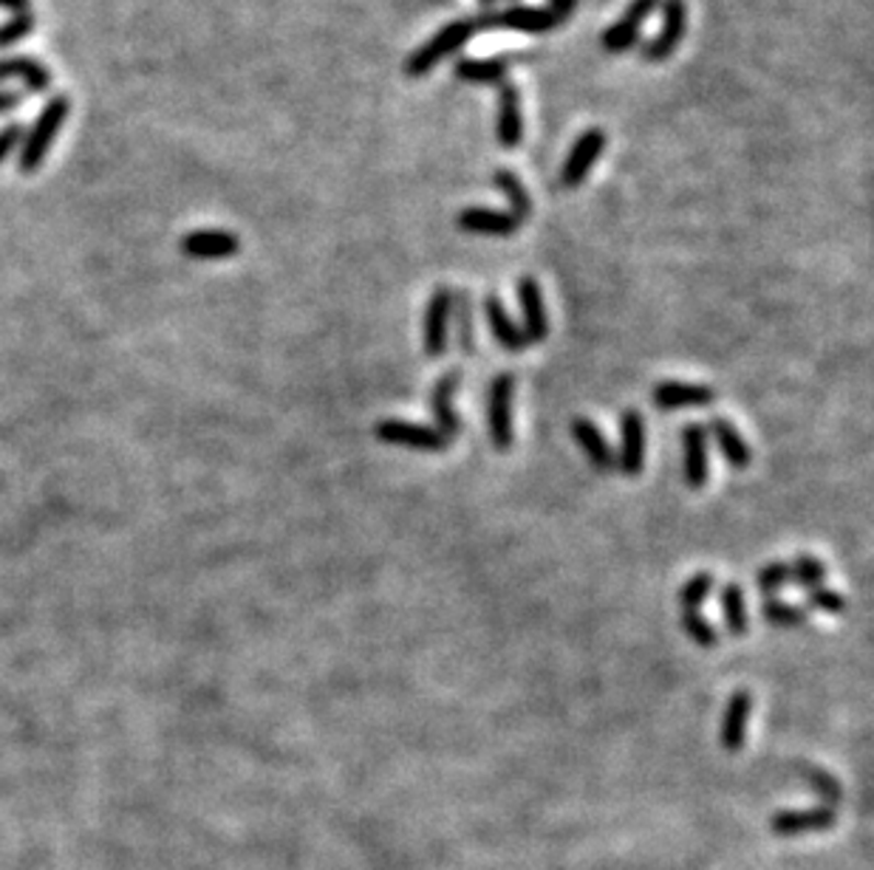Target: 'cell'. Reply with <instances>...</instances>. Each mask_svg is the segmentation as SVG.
I'll use <instances>...</instances> for the list:
<instances>
[{
	"label": "cell",
	"mask_w": 874,
	"mask_h": 870,
	"mask_svg": "<svg viewBox=\"0 0 874 870\" xmlns=\"http://www.w3.org/2000/svg\"><path fill=\"white\" fill-rule=\"evenodd\" d=\"M713 585H716V580H713L711 571H700V574H693L680 591L682 610H700V605L705 603L707 596H711Z\"/></svg>",
	"instance_id": "obj_29"
},
{
	"label": "cell",
	"mask_w": 874,
	"mask_h": 870,
	"mask_svg": "<svg viewBox=\"0 0 874 870\" xmlns=\"http://www.w3.org/2000/svg\"><path fill=\"white\" fill-rule=\"evenodd\" d=\"M809 603H813V608L824 610V614H843V608H847V599L832 588H813L809 591Z\"/></svg>",
	"instance_id": "obj_34"
},
{
	"label": "cell",
	"mask_w": 874,
	"mask_h": 870,
	"mask_svg": "<svg viewBox=\"0 0 874 870\" xmlns=\"http://www.w3.org/2000/svg\"><path fill=\"white\" fill-rule=\"evenodd\" d=\"M705 430L713 435V438H716V444H719V449H722V456H725V461L730 463V467L734 469L750 467V461H753V453H750V447H747V442L741 438L739 430L727 422V419H713Z\"/></svg>",
	"instance_id": "obj_24"
},
{
	"label": "cell",
	"mask_w": 874,
	"mask_h": 870,
	"mask_svg": "<svg viewBox=\"0 0 874 870\" xmlns=\"http://www.w3.org/2000/svg\"><path fill=\"white\" fill-rule=\"evenodd\" d=\"M605 148V134L600 128H589L586 134H580L575 139L572 150L566 156L564 170H560V181L564 187H580L589 175V170L594 168V161L600 159Z\"/></svg>",
	"instance_id": "obj_7"
},
{
	"label": "cell",
	"mask_w": 874,
	"mask_h": 870,
	"mask_svg": "<svg viewBox=\"0 0 874 870\" xmlns=\"http://www.w3.org/2000/svg\"><path fill=\"white\" fill-rule=\"evenodd\" d=\"M807 780L813 783V789L818 791L824 800H829V803H838L841 800V786H838V780H835L832 775H827V771H818V769H807Z\"/></svg>",
	"instance_id": "obj_35"
},
{
	"label": "cell",
	"mask_w": 874,
	"mask_h": 870,
	"mask_svg": "<svg viewBox=\"0 0 874 870\" xmlns=\"http://www.w3.org/2000/svg\"><path fill=\"white\" fill-rule=\"evenodd\" d=\"M507 68H510V60L507 57H462L453 66V75L458 77L462 82H470V85H498L504 82Z\"/></svg>",
	"instance_id": "obj_22"
},
{
	"label": "cell",
	"mask_w": 874,
	"mask_h": 870,
	"mask_svg": "<svg viewBox=\"0 0 874 870\" xmlns=\"http://www.w3.org/2000/svg\"><path fill=\"white\" fill-rule=\"evenodd\" d=\"M519 300L524 311V336L526 342H544L549 334V320H546L544 295L535 277H521L519 281Z\"/></svg>",
	"instance_id": "obj_12"
},
{
	"label": "cell",
	"mask_w": 874,
	"mask_h": 870,
	"mask_svg": "<svg viewBox=\"0 0 874 870\" xmlns=\"http://www.w3.org/2000/svg\"><path fill=\"white\" fill-rule=\"evenodd\" d=\"M575 9H578V0H549V3H546V12L552 14L555 26L569 21L575 14Z\"/></svg>",
	"instance_id": "obj_37"
},
{
	"label": "cell",
	"mask_w": 874,
	"mask_h": 870,
	"mask_svg": "<svg viewBox=\"0 0 874 870\" xmlns=\"http://www.w3.org/2000/svg\"><path fill=\"white\" fill-rule=\"evenodd\" d=\"M485 317L487 325H490V334L496 336V342L510 354H521L526 348V336L521 331V325L512 322V317L507 314L504 302L498 295H487L485 297Z\"/></svg>",
	"instance_id": "obj_14"
},
{
	"label": "cell",
	"mask_w": 874,
	"mask_h": 870,
	"mask_svg": "<svg viewBox=\"0 0 874 870\" xmlns=\"http://www.w3.org/2000/svg\"><path fill=\"white\" fill-rule=\"evenodd\" d=\"M481 3H487V7H492V0H481Z\"/></svg>",
	"instance_id": "obj_40"
},
{
	"label": "cell",
	"mask_w": 874,
	"mask_h": 870,
	"mask_svg": "<svg viewBox=\"0 0 874 870\" xmlns=\"http://www.w3.org/2000/svg\"><path fill=\"white\" fill-rule=\"evenodd\" d=\"M476 34H478L476 18H465V21L447 23V26L439 28L431 41L424 43V46H419L417 51L410 54L408 60H405V71H408L410 77L428 75L433 66H439L444 57L456 54L458 48L465 46L470 37H476Z\"/></svg>",
	"instance_id": "obj_2"
},
{
	"label": "cell",
	"mask_w": 874,
	"mask_h": 870,
	"mask_svg": "<svg viewBox=\"0 0 874 870\" xmlns=\"http://www.w3.org/2000/svg\"><path fill=\"white\" fill-rule=\"evenodd\" d=\"M487 430L490 442L498 453H507L515 444V427H512V399H515V376L498 374L487 390Z\"/></svg>",
	"instance_id": "obj_3"
},
{
	"label": "cell",
	"mask_w": 874,
	"mask_h": 870,
	"mask_svg": "<svg viewBox=\"0 0 874 870\" xmlns=\"http://www.w3.org/2000/svg\"><path fill=\"white\" fill-rule=\"evenodd\" d=\"M458 311L456 325H458V348L462 354L473 356L476 354V336H473V300L470 295H458V300L453 302Z\"/></svg>",
	"instance_id": "obj_32"
},
{
	"label": "cell",
	"mask_w": 874,
	"mask_h": 870,
	"mask_svg": "<svg viewBox=\"0 0 874 870\" xmlns=\"http://www.w3.org/2000/svg\"><path fill=\"white\" fill-rule=\"evenodd\" d=\"M787 583H790V565L784 563H770L756 574V585H759L761 594L767 596H773L775 591H781Z\"/></svg>",
	"instance_id": "obj_33"
},
{
	"label": "cell",
	"mask_w": 874,
	"mask_h": 870,
	"mask_svg": "<svg viewBox=\"0 0 874 870\" xmlns=\"http://www.w3.org/2000/svg\"><path fill=\"white\" fill-rule=\"evenodd\" d=\"M659 9H662V26H659V32L654 34L646 46H643V57H646L648 62L668 60V57L677 51V46L682 43L688 28L685 0H662Z\"/></svg>",
	"instance_id": "obj_4"
},
{
	"label": "cell",
	"mask_w": 874,
	"mask_h": 870,
	"mask_svg": "<svg viewBox=\"0 0 874 870\" xmlns=\"http://www.w3.org/2000/svg\"><path fill=\"white\" fill-rule=\"evenodd\" d=\"M498 145L504 150H515L524 136V119H521V94L519 85L501 82L498 91V125H496Z\"/></svg>",
	"instance_id": "obj_11"
},
{
	"label": "cell",
	"mask_w": 874,
	"mask_h": 870,
	"mask_svg": "<svg viewBox=\"0 0 874 870\" xmlns=\"http://www.w3.org/2000/svg\"><path fill=\"white\" fill-rule=\"evenodd\" d=\"M722 610H725V625L734 637H745L747 633V605H745V591L741 585L727 583L722 588Z\"/></svg>",
	"instance_id": "obj_26"
},
{
	"label": "cell",
	"mask_w": 874,
	"mask_h": 870,
	"mask_svg": "<svg viewBox=\"0 0 874 870\" xmlns=\"http://www.w3.org/2000/svg\"><path fill=\"white\" fill-rule=\"evenodd\" d=\"M682 449H685V483L691 489H702L707 483V430L702 424H688L682 430Z\"/></svg>",
	"instance_id": "obj_18"
},
{
	"label": "cell",
	"mask_w": 874,
	"mask_h": 870,
	"mask_svg": "<svg viewBox=\"0 0 874 870\" xmlns=\"http://www.w3.org/2000/svg\"><path fill=\"white\" fill-rule=\"evenodd\" d=\"M451 314H453V295L447 288H436V295L431 297L428 311H424V354L433 356V359L447 351Z\"/></svg>",
	"instance_id": "obj_10"
},
{
	"label": "cell",
	"mask_w": 874,
	"mask_h": 870,
	"mask_svg": "<svg viewBox=\"0 0 874 870\" xmlns=\"http://www.w3.org/2000/svg\"><path fill=\"white\" fill-rule=\"evenodd\" d=\"M659 3H662V0H632L626 12H623V18H620L617 23H612V26L603 32V41L600 43H603L605 51L620 54V51H628L632 46H637L639 32H643V23H646L648 18L657 12Z\"/></svg>",
	"instance_id": "obj_5"
},
{
	"label": "cell",
	"mask_w": 874,
	"mask_h": 870,
	"mask_svg": "<svg viewBox=\"0 0 874 870\" xmlns=\"http://www.w3.org/2000/svg\"><path fill=\"white\" fill-rule=\"evenodd\" d=\"M716 399L711 388L705 385H688V382H662L654 388V404L659 410H677V408H705Z\"/></svg>",
	"instance_id": "obj_19"
},
{
	"label": "cell",
	"mask_w": 874,
	"mask_h": 870,
	"mask_svg": "<svg viewBox=\"0 0 874 870\" xmlns=\"http://www.w3.org/2000/svg\"><path fill=\"white\" fill-rule=\"evenodd\" d=\"M492 184H496V187L501 190V195H504L507 202H510V215H515V218H519V224H524L532 213V202H530V193L524 190V184H521L519 175L507 168H498L496 173H492Z\"/></svg>",
	"instance_id": "obj_25"
},
{
	"label": "cell",
	"mask_w": 874,
	"mask_h": 870,
	"mask_svg": "<svg viewBox=\"0 0 874 870\" xmlns=\"http://www.w3.org/2000/svg\"><path fill=\"white\" fill-rule=\"evenodd\" d=\"M23 82L29 94H46L52 85V71L34 57H0V82Z\"/></svg>",
	"instance_id": "obj_16"
},
{
	"label": "cell",
	"mask_w": 874,
	"mask_h": 870,
	"mask_svg": "<svg viewBox=\"0 0 874 870\" xmlns=\"http://www.w3.org/2000/svg\"><path fill=\"white\" fill-rule=\"evenodd\" d=\"M23 134H26V130H23L21 122H9L7 128H0V164H3L14 150L21 148Z\"/></svg>",
	"instance_id": "obj_36"
},
{
	"label": "cell",
	"mask_w": 874,
	"mask_h": 870,
	"mask_svg": "<svg viewBox=\"0 0 874 870\" xmlns=\"http://www.w3.org/2000/svg\"><path fill=\"white\" fill-rule=\"evenodd\" d=\"M68 111H71V100L68 94H57L43 105V111L37 114L34 125L29 128V134H23L21 141V156H18V168H21L23 175H32L43 168L48 150L55 145L57 134L63 130L68 119Z\"/></svg>",
	"instance_id": "obj_1"
},
{
	"label": "cell",
	"mask_w": 874,
	"mask_h": 870,
	"mask_svg": "<svg viewBox=\"0 0 874 870\" xmlns=\"http://www.w3.org/2000/svg\"><path fill=\"white\" fill-rule=\"evenodd\" d=\"M241 249V241L227 229H195L182 238V252L195 261H227Z\"/></svg>",
	"instance_id": "obj_9"
},
{
	"label": "cell",
	"mask_w": 874,
	"mask_h": 870,
	"mask_svg": "<svg viewBox=\"0 0 874 870\" xmlns=\"http://www.w3.org/2000/svg\"><path fill=\"white\" fill-rule=\"evenodd\" d=\"M458 385H462V370L453 368V370H447L442 379H439L436 388H433V396H431L439 433H442L447 442H451V438H456L458 430H462V422H458L456 410H453V393L458 390Z\"/></svg>",
	"instance_id": "obj_13"
},
{
	"label": "cell",
	"mask_w": 874,
	"mask_h": 870,
	"mask_svg": "<svg viewBox=\"0 0 874 870\" xmlns=\"http://www.w3.org/2000/svg\"><path fill=\"white\" fill-rule=\"evenodd\" d=\"M496 26L524 34H546L555 28V21L546 12V7H510L501 9V12H492V28Z\"/></svg>",
	"instance_id": "obj_20"
},
{
	"label": "cell",
	"mask_w": 874,
	"mask_h": 870,
	"mask_svg": "<svg viewBox=\"0 0 874 870\" xmlns=\"http://www.w3.org/2000/svg\"><path fill=\"white\" fill-rule=\"evenodd\" d=\"M458 227L473 234H492V238H507L521 227L519 218L510 213H498L487 207H467L458 213Z\"/></svg>",
	"instance_id": "obj_15"
},
{
	"label": "cell",
	"mask_w": 874,
	"mask_h": 870,
	"mask_svg": "<svg viewBox=\"0 0 874 870\" xmlns=\"http://www.w3.org/2000/svg\"><path fill=\"white\" fill-rule=\"evenodd\" d=\"M572 435H575V442L586 449V456H589V461H592L594 469H600V472H609V469L617 467V458H614L612 447H609V442H605L603 433L598 430V424L589 422V419H575Z\"/></svg>",
	"instance_id": "obj_23"
},
{
	"label": "cell",
	"mask_w": 874,
	"mask_h": 870,
	"mask_svg": "<svg viewBox=\"0 0 874 870\" xmlns=\"http://www.w3.org/2000/svg\"><path fill=\"white\" fill-rule=\"evenodd\" d=\"M750 710H753V696L747 690L734 692L730 703L725 710V721H722V746L727 752H739L745 749L747 741V721H750Z\"/></svg>",
	"instance_id": "obj_17"
},
{
	"label": "cell",
	"mask_w": 874,
	"mask_h": 870,
	"mask_svg": "<svg viewBox=\"0 0 874 870\" xmlns=\"http://www.w3.org/2000/svg\"><path fill=\"white\" fill-rule=\"evenodd\" d=\"M646 463V422L639 410H626L620 419V458L617 467L623 476L634 478Z\"/></svg>",
	"instance_id": "obj_8"
},
{
	"label": "cell",
	"mask_w": 874,
	"mask_h": 870,
	"mask_svg": "<svg viewBox=\"0 0 874 870\" xmlns=\"http://www.w3.org/2000/svg\"><path fill=\"white\" fill-rule=\"evenodd\" d=\"M790 580L807 591L820 588V583L827 580V569H824V563H820L818 557L798 554L793 560V565H790Z\"/></svg>",
	"instance_id": "obj_28"
},
{
	"label": "cell",
	"mask_w": 874,
	"mask_h": 870,
	"mask_svg": "<svg viewBox=\"0 0 874 870\" xmlns=\"http://www.w3.org/2000/svg\"><path fill=\"white\" fill-rule=\"evenodd\" d=\"M0 9H9L12 14H23L32 9V0H0Z\"/></svg>",
	"instance_id": "obj_39"
},
{
	"label": "cell",
	"mask_w": 874,
	"mask_h": 870,
	"mask_svg": "<svg viewBox=\"0 0 874 870\" xmlns=\"http://www.w3.org/2000/svg\"><path fill=\"white\" fill-rule=\"evenodd\" d=\"M377 438L385 444H397V447L422 449V453H439V449H444L451 444L439 430L424 427V424L399 422V419H385V422H379Z\"/></svg>",
	"instance_id": "obj_6"
},
{
	"label": "cell",
	"mask_w": 874,
	"mask_h": 870,
	"mask_svg": "<svg viewBox=\"0 0 874 870\" xmlns=\"http://www.w3.org/2000/svg\"><path fill=\"white\" fill-rule=\"evenodd\" d=\"M34 26H37V18H34L32 12L12 14L7 23H0V51H3V48L18 46L21 41H26L29 34L34 32Z\"/></svg>",
	"instance_id": "obj_31"
},
{
	"label": "cell",
	"mask_w": 874,
	"mask_h": 870,
	"mask_svg": "<svg viewBox=\"0 0 874 870\" xmlns=\"http://www.w3.org/2000/svg\"><path fill=\"white\" fill-rule=\"evenodd\" d=\"M682 630H685L688 637L700 644V648L711 650L719 644V633H716V628L707 622L700 610H682Z\"/></svg>",
	"instance_id": "obj_30"
},
{
	"label": "cell",
	"mask_w": 874,
	"mask_h": 870,
	"mask_svg": "<svg viewBox=\"0 0 874 870\" xmlns=\"http://www.w3.org/2000/svg\"><path fill=\"white\" fill-rule=\"evenodd\" d=\"M23 96L18 91H0V114H9L14 107H21Z\"/></svg>",
	"instance_id": "obj_38"
},
{
	"label": "cell",
	"mask_w": 874,
	"mask_h": 870,
	"mask_svg": "<svg viewBox=\"0 0 874 870\" xmlns=\"http://www.w3.org/2000/svg\"><path fill=\"white\" fill-rule=\"evenodd\" d=\"M761 614H764L767 622L775 625V628H801V625L807 622V614H804V608H798V605H790V603H781V599H775V596H767L764 605H761Z\"/></svg>",
	"instance_id": "obj_27"
},
{
	"label": "cell",
	"mask_w": 874,
	"mask_h": 870,
	"mask_svg": "<svg viewBox=\"0 0 874 870\" xmlns=\"http://www.w3.org/2000/svg\"><path fill=\"white\" fill-rule=\"evenodd\" d=\"M832 823H835V809L820 805V809L784 811V814H775L770 828H773L779 837H793V834H804V831H824Z\"/></svg>",
	"instance_id": "obj_21"
}]
</instances>
